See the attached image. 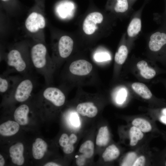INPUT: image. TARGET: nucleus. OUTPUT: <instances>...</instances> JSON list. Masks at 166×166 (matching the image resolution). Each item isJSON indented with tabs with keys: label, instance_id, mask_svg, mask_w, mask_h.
Here are the masks:
<instances>
[{
	"label": "nucleus",
	"instance_id": "obj_1",
	"mask_svg": "<svg viewBox=\"0 0 166 166\" xmlns=\"http://www.w3.org/2000/svg\"><path fill=\"white\" fill-rule=\"evenodd\" d=\"M32 66L44 77L46 84H50L54 70V64L48 56L46 46L39 43L32 46L30 51Z\"/></svg>",
	"mask_w": 166,
	"mask_h": 166
},
{
	"label": "nucleus",
	"instance_id": "obj_2",
	"mask_svg": "<svg viewBox=\"0 0 166 166\" xmlns=\"http://www.w3.org/2000/svg\"><path fill=\"white\" fill-rule=\"evenodd\" d=\"M6 62L9 72L26 74L32 66L31 61L26 59L18 49H13L8 53Z\"/></svg>",
	"mask_w": 166,
	"mask_h": 166
},
{
	"label": "nucleus",
	"instance_id": "obj_3",
	"mask_svg": "<svg viewBox=\"0 0 166 166\" xmlns=\"http://www.w3.org/2000/svg\"><path fill=\"white\" fill-rule=\"evenodd\" d=\"M34 82L30 77L21 78L9 93L18 102H22L31 96L34 87Z\"/></svg>",
	"mask_w": 166,
	"mask_h": 166
},
{
	"label": "nucleus",
	"instance_id": "obj_4",
	"mask_svg": "<svg viewBox=\"0 0 166 166\" xmlns=\"http://www.w3.org/2000/svg\"><path fill=\"white\" fill-rule=\"evenodd\" d=\"M142 14V10H140L134 13L132 16L126 33L127 42H132L135 40L141 31Z\"/></svg>",
	"mask_w": 166,
	"mask_h": 166
},
{
	"label": "nucleus",
	"instance_id": "obj_5",
	"mask_svg": "<svg viewBox=\"0 0 166 166\" xmlns=\"http://www.w3.org/2000/svg\"><path fill=\"white\" fill-rule=\"evenodd\" d=\"M41 91L43 98L50 101L54 106L60 107L64 104L65 96L58 88L48 86Z\"/></svg>",
	"mask_w": 166,
	"mask_h": 166
},
{
	"label": "nucleus",
	"instance_id": "obj_6",
	"mask_svg": "<svg viewBox=\"0 0 166 166\" xmlns=\"http://www.w3.org/2000/svg\"><path fill=\"white\" fill-rule=\"evenodd\" d=\"M104 17L100 13L94 12L89 14L85 18L83 24V30L87 35L93 34L97 29V24L101 23Z\"/></svg>",
	"mask_w": 166,
	"mask_h": 166
},
{
	"label": "nucleus",
	"instance_id": "obj_7",
	"mask_svg": "<svg viewBox=\"0 0 166 166\" xmlns=\"http://www.w3.org/2000/svg\"><path fill=\"white\" fill-rule=\"evenodd\" d=\"M25 25L26 29L29 32L31 33L36 32L45 27V18L41 14L33 12L30 14L27 18Z\"/></svg>",
	"mask_w": 166,
	"mask_h": 166
},
{
	"label": "nucleus",
	"instance_id": "obj_8",
	"mask_svg": "<svg viewBox=\"0 0 166 166\" xmlns=\"http://www.w3.org/2000/svg\"><path fill=\"white\" fill-rule=\"evenodd\" d=\"M93 69L92 64L88 61L83 60H77L73 62L69 67L72 74L77 75H85L89 74Z\"/></svg>",
	"mask_w": 166,
	"mask_h": 166
},
{
	"label": "nucleus",
	"instance_id": "obj_9",
	"mask_svg": "<svg viewBox=\"0 0 166 166\" xmlns=\"http://www.w3.org/2000/svg\"><path fill=\"white\" fill-rule=\"evenodd\" d=\"M73 42L71 38L68 36H62L59 39L58 45V51L60 56L65 58L69 56L73 48Z\"/></svg>",
	"mask_w": 166,
	"mask_h": 166
},
{
	"label": "nucleus",
	"instance_id": "obj_10",
	"mask_svg": "<svg viewBox=\"0 0 166 166\" xmlns=\"http://www.w3.org/2000/svg\"><path fill=\"white\" fill-rule=\"evenodd\" d=\"M5 73L0 76V92L1 93H9L21 78L16 76H10Z\"/></svg>",
	"mask_w": 166,
	"mask_h": 166
},
{
	"label": "nucleus",
	"instance_id": "obj_11",
	"mask_svg": "<svg viewBox=\"0 0 166 166\" xmlns=\"http://www.w3.org/2000/svg\"><path fill=\"white\" fill-rule=\"evenodd\" d=\"M24 149L23 144L20 142L16 143L10 148V156L13 163L18 165H22L24 163Z\"/></svg>",
	"mask_w": 166,
	"mask_h": 166
},
{
	"label": "nucleus",
	"instance_id": "obj_12",
	"mask_svg": "<svg viewBox=\"0 0 166 166\" xmlns=\"http://www.w3.org/2000/svg\"><path fill=\"white\" fill-rule=\"evenodd\" d=\"M30 108L26 104H22L17 108L14 113V117L16 121L20 125H24L28 123V114Z\"/></svg>",
	"mask_w": 166,
	"mask_h": 166
},
{
	"label": "nucleus",
	"instance_id": "obj_13",
	"mask_svg": "<svg viewBox=\"0 0 166 166\" xmlns=\"http://www.w3.org/2000/svg\"><path fill=\"white\" fill-rule=\"evenodd\" d=\"M77 112L84 116L92 118L97 114L98 109L97 107L91 102H86L80 103L76 108Z\"/></svg>",
	"mask_w": 166,
	"mask_h": 166
},
{
	"label": "nucleus",
	"instance_id": "obj_14",
	"mask_svg": "<svg viewBox=\"0 0 166 166\" xmlns=\"http://www.w3.org/2000/svg\"><path fill=\"white\" fill-rule=\"evenodd\" d=\"M47 143L43 140L40 138H37L32 146L34 157L36 159L42 158L47 150Z\"/></svg>",
	"mask_w": 166,
	"mask_h": 166
},
{
	"label": "nucleus",
	"instance_id": "obj_15",
	"mask_svg": "<svg viewBox=\"0 0 166 166\" xmlns=\"http://www.w3.org/2000/svg\"><path fill=\"white\" fill-rule=\"evenodd\" d=\"M19 129V124L17 122L8 121L0 125V133L3 136H11L17 133Z\"/></svg>",
	"mask_w": 166,
	"mask_h": 166
},
{
	"label": "nucleus",
	"instance_id": "obj_16",
	"mask_svg": "<svg viewBox=\"0 0 166 166\" xmlns=\"http://www.w3.org/2000/svg\"><path fill=\"white\" fill-rule=\"evenodd\" d=\"M137 66L141 76L146 79H152L156 74L155 70L149 67L147 62L144 60L139 61L137 64Z\"/></svg>",
	"mask_w": 166,
	"mask_h": 166
},
{
	"label": "nucleus",
	"instance_id": "obj_17",
	"mask_svg": "<svg viewBox=\"0 0 166 166\" xmlns=\"http://www.w3.org/2000/svg\"><path fill=\"white\" fill-rule=\"evenodd\" d=\"M130 9L128 0H116L113 8L115 13L122 14L127 18L131 14Z\"/></svg>",
	"mask_w": 166,
	"mask_h": 166
},
{
	"label": "nucleus",
	"instance_id": "obj_18",
	"mask_svg": "<svg viewBox=\"0 0 166 166\" xmlns=\"http://www.w3.org/2000/svg\"><path fill=\"white\" fill-rule=\"evenodd\" d=\"M132 87L134 91L143 98L149 99L152 97V93L144 84L140 82H135L132 84Z\"/></svg>",
	"mask_w": 166,
	"mask_h": 166
},
{
	"label": "nucleus",
	"instance_id": "obj_19",
	"mask_svg": "<svg viewBox=\"0 0 166 166\" xmlns=\"http://www.w3.org/2000/svg\"><path fill=\"white\" fill-rule=\"evenodd\" d=\"M109 133L107 126L101 127L99 129L96 139V144L99 146H105L108 143Z\"/></svg>",
	"mask_w": 166,
	"mask_h": 166
},
{
	"label": "nucleus",
	"instance_id": "obj_20",
	"mask_svg": "<svg viewBox=\"0 0 166 166\" xmlns=\"http://www.w3.org/2000/svg\"><path fill=\"white\" fill-rule=\"evenodd\" d=\"M120 151L118 148L114 144L108 147L103 153L102 157L105 162H109L117 159L119 156Z\"/></svg>",
	"mask_w": 166,
	"mask_h": 166
},
{
	"label": "nucleus",
	"instance_id": "obj_21",
	"mask_svg": "<svg viewBox=\"0 0 166 166\" xmlns=\"http://www.w3.org/2000/svg\"><path fill=\"white\" fill-rule=\"evenodd\" d=\"M128 52V48L125 45H121L115 55V62L119 65L123 64L127 57Z\"/></svg>",
	"mask_w": 166,
	"mask_h": 166
},
{
	"label": "nucleus",
	"instance_id": "obj_22",
	"mask_svg": "<svg viewBox=\"0 0 166 166\" xmlns=\"http://www.w3.org/2000/svg\"><path fill=\"white\" fill-rule=\"evenodd\" d=\"M59 143L60 145L63 148V152L65 154H70L73 151V144L69 141V136L67 134L63 133L61 135Z\"/></svg>",
	"mask_w": 166,
	"mask_h": 166
},
{
	"label": "nucleus",
	"instance_id": "obj_23",
	"mask_svg": "<svg viewBox=\"0 0 166 166\" xmlns=\"http://www.w3.org/2000/svg\"><path fill=\"white\" fill-rule=\"evenodd\" d=\"M94 148L93 142L90 140H88L81 144L79 149V151L86 158H89L93 155Z\"/></svg>",
	"mask_w": 166,
	"mask_h": 166
},
{
	"label": "nucleus",
	"instance_id": "obj_24",
	"mask_svg": "<svg viewBox=\"0 0 166 166\" xmlns=\"http://www.w3.org/2000/svg\"><path fill=\"white\" fill-rule=\"evenodd\" d=\"M130 145L131 146H134L137 143L138 141L142 139L144 134L142 132L139 128L133 126L130 130Z\"/></svg>",
	"mask_w": 166,
	"mask_h": 166
},
{
	"label": "nucleus",
	"instance_id": "obj_25",
	"mask_svg": "<svg viewBox=\"0 0 166 166\" xmlns=\"http://www.w3.org/2000/svg\"><path fill=\"white\" fill-rule=\"evenodd\" d=\"M132 124L139 128L142 132H150L152 128L150 123L147 121L140 118H137L134 119Z\"/></svg>",
	"mask_w": 166,
	"mask_h": 166
},
{
	"label": "nucleus",
	"instance_id": "obj_26",
	"mask_svg": "<svg viewBox=\"0 0 166 166\" xmlns=\"http://www.w3.org/2000/svg\"><path fill=\"white\" fill-rule=\"evenodd\" d=\"M136 155L135 152L128 153L125 158L121 166H132L136 157Z\"/></svg>",
	"mask_w": 166,
	"mask_h": 166
},
{
	"label": "nucleus",
	"instance_id": "obj_27",
	"mask_svg": "<svg viewBox=\"0 0 166 166\" xmlns=\"http://www.w3.org/2000/svg\"><path fill=\"white\" fill-rule=\"evenodd\" d=\"M95 60L97 61H102L109 60L110 57L109 55L106 53H98L94 55Z\"/></svg>",
	"mask_w": 166,
	"mask_h": 166
},
{
	"label": "nucleus",
	"instance_id": "obj_28",
	"mask_svg": "<svg viewBox=\"0 0 166 166\" xmlns=\"http://www.w3.org/2000/svg\"><path fill=\"white\" fill-rule=\"evenodd\" d=\"M126 92L124 89L121 90L118 92L117 97V102L118 104L122 103L125 100Z\"/></svg>",
	"mask_w": 166,
	"mask_h": 166
},
{
	"label": "nucleus",
	"instance_id": "obj_29",
	"mask_svg": "<svg viewBox=\"0 0 166 166\" xmlns=\"http://www.w3.org/2000/svg\"><path fill=\"white\" fill-rule=\"evenodd\" d=\"M70 121L71 124L74 126L78 127L80 124L79 119L77 115L73 113L70 116Z\"/></svg>",
	"mask_w": 166,
	"mask_h": 166
},
{
	"label": "nucleus",
	"instance_id": "obj_30",
	"mask_svg": "<svg viewBox=\"0 0 166 166\" xmlns=\"http://www.w3.org/2000/svg\"><path fill=\"white\" fill-rule=\"evenodd\" d=\"M145 158L144 156H141L137 158L135 161L132 166H143L145 163Z\"/></svg>",
	"mask_w": 166,
	"mask_h": 166
},
{
	"label": "nucleus",
	"instance_id": "obj_31",
	"mask_svg": "<svg viewBox=\"0 0 166 166\" xmlns=\"http://www.w3.org/2000/svg\"><path fill=\"white\" fill-rule=\"evenodd\" d=\"M86 157L82 154L79 156H78L76 160V163L78 166H83L85 163Z\"/></svg>",
	"mask_w": 166,
	"mask_h": 166
},
{
	"label": "nucleus",
	"instance_id": "obj_32",
	"mask_svg": "<svg viewBox=\"0 0 166 166\" xmlns=\"http://www.w3.org/2000/svg\"><path fill=\"white\" fill-rule=\"evenodd\" d=\"M69 140L73 144H75L77 140V137L74 134H71L69 136Z\"/></svg>",
	"mask_w": 166,
	"mask_h": 166
},
{
	"label": "nucleus",
	"instance_id": "obj_33",
	"mask_svg": "<svg viewBox=\"0 0 166 166\" xmlns=\"http://www.w3.org/2000/svg\"><path fill=\"white\" fill-rule=\"evenodd\" d=\"M161 17V19L162 20L161 22L162 23L163 25H166V9L164 13L162 14Z\"/></svg>",
	"mask_w": 166,
	"mask_h": 166
},
{
	"label": "nucleus",
	"instance_id": "obj_34",
	"mask_svg": "<svg viewBox=\"0 0 166 166\" xmlns=\"http://www.w3.org/2000/svg\"><path fill=\"white\" fill-rule=\"evenodd\" d=\"M44 166H60V165L54 162H48V163H47L45 165H44Z\"/></svg>",
	"mask_w": 166,
	"mask_h": 166
},
{
	"label": "nucleus",
	"instance_id": "obj_35",
	"mask_svg": "<svg viewBox=\"0 0 166 166\" xmlns=\"http://www.w3.org/2000/svg\"><path fill=\"white\" fill-rule=\"evenodd\" d=\"M160 119V121L163 123L166 124V116L163 115L161 116Z\"/></svg>",
	"mask_w": 166,
	"mask_h": 166
},
{
	"label": "nucleus",
	"instance_id": "obj_36",
	"mask_svg": "<svg viewBox=\"0 0 166 166\" xmlns=\"http://www.w3.org/2000/svg\"><path fill=\"white\" fill-rule=\"evenodd\" d=\"M5 160L2 156L0 155V166H3L5 164Z\"/></svg>",
	"mask_w": 166,
	"mask_h": 166
},
{
	"label": "nucleus",
	"instance_id": "obj_37",
	"mask_svg": "<svg viewBox=\"0 0 166 166\" xmlns=\"http://www.w3.org/2000/svg\"><path fill=\"white\" fill-rule=\"evenodd\" d=\"M161 112L163 115L166 116V108L163 109Z\"/></svg>",
	"mask_w": 166,
	"mask_h": 166
},
{
	"label": "nucleus",
	"instance_id": "obj_38",
	"mask_svg": "<svg viewBox=\"0 0 166 166\" xmlns=\"http://www.w3.org/2000/svg\"><path fill=\"white\" fill-rule=\"evenodd\" d=\"M2 1H7V0H2Z\"/></svg>",
	"mask_w": 166,
	"mask_h": 166
},
{
	"label": "nucleus",
	"instance_id": "obj_39",
	"mask_svg": "<svg viewBox=\"0 0 166 166\" xmlns=\"http://www.w3.org/2000/svg\"><path fill=\"white\" fill-rule=\"evenodd\" d=\"M165 25V26H166V25Z\"/></svg>",
	"mask_w": 166,
	"mask_h": 166
}]
</instances>
